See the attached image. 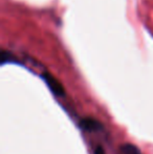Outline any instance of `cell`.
I'll list each match as a JSON object with an SVG mask.
<instances>
[{
  "instance_id": "1",
  "label": "cell",
  "mask_w": 153,
  "mask_h": 154,
  "mask_svg": "<svg viewBox=\"0 0 153 154\" xmlns=\"http://www.w3.org/2000/svg\"><path fill=\"white\" fill-rule=\"evenodd\" d=\"M42 78L45 81V83H46V85L48 86L49 89L55 93L56 95H60V97H62V95L65 94V90H64L63 85H62V84L60 83V82L58 81V80L56 79L51 73L44 72L42 75Z\"/></svg>"
},
{
  "instance_id": "2",
  "label": "cell",
  "mask_w": 153,
  "mask_h": 154,
  "mask_svg": "<svg viewBox=\"0 0 153 154\" xmlns=\"http://www.w3.org/2000/svg\"><path fill=\"white\" fill-rule=\"evenodd\" d=\"M80 127H81L82 129L86 130V131H89V132L100 131V130L103 129L102 124L93 118H84L83 120H81V122H80Z\"/></svg>"
},
{
  "instance_id": "3",
  "label": "cell",
  "mask_w": 153,
  "mask_h": 154,
  "mask_svg": "<svg viewBox=\"0 0 153 154\" xmlns=\"http://www.w3.org/2000/svg\"><path fill=\"white\" fill-rule=\"evenodd\" d=\"M120 154H143L133 144H124L120 147Z\"/></svg>"
},
{
  "instance_id": "4",
  "label": "cell",
  "mask_w": 153,
  "mask_h": 154,
  "mask_svg": "<svg viewBox=\"0 0 153 154\" xmlns=\"http://www.w3.org/2000/svg\"><path fill=\"white\" fill-rule=\"evenodd\" d=\"M94 154H105V151H104V149H103L101 146H98V147L96 148Z\"/></svg>"
}]
</instances>
